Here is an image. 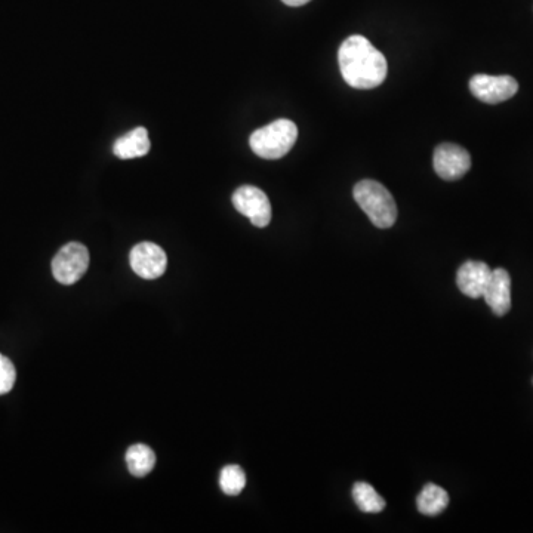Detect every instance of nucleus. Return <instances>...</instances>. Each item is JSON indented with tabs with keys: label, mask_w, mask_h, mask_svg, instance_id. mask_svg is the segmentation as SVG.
Here are the masks:
<instances>
[{
	"label": "nucleus",
	"mask_w": 533,
	"mask_h": 533,
	"mask_svg": "<svg viewBox=\"0 0 533 533\" xmlns=\"http://www.w3.org/2000/svg\"><path fill=\"white\" fill-rule=\"evenodd\" d=\"M282 2L288 6H303L305 3L310 2V0H282Z\"/></svg>",
	"instance_id": "17"
},
{
	"label": "nucleus",
	"mask_w": 533,
	"mask_h": 533,
	"mask_svg": "<svg viewBox=\"0 0 533 533\" xmlns=\"http://www.w3.org/2000/svg\"><path fill=\"white\" fill-rule=\"evenodd\" d=\"M486 304L496 316H505L511 308V277L504 268L492 270L491 280L483 294Z\"/></svg>",
	"instance_id": "10"
},
{
	"label": "nucleus",
	"mask_w": 533,
	"mask_h": 533,
	"mask_svg": "<svg viewBox=\"0 0 533 533\" xmlns=\"http://www.w3.org/2000/svg\"><path fill=\"white\" fill-rule=\"evenodd\" d=\"M470 91L483 103L499 104L517 94L519 83L511 76L476 75L471 77Z\"/></svg>",
	"instance_id": "6"
},
{
	"label": "nucleus",
	"mask_w": 533,
	"mask_h": 533,
	"mask_svg": "<svg viewBox=\"0 0 533 533\" xmlns=\"http://www.w3.org/2000/svg\"><path fill=\"white\" fill-rule=\"evenodd\" d=\"M353 498L363 513L377 514L385 508L384 498L369 483H356L353 488Z\"/></svg>",
	"instance_id": "14"
},
{
	"label": "nucleus",
	"mask_w": 533,
	"mask_h": 533,
	"mask_svg": "<svg viewBox=\"0 0 533 533\" xmlns=\"http://www.w3.org/2000/svg\"><path fill=\"white\" fill-rule=\"evenodd\" d=\"M492 270L482 261H467L459 267L457 285L462 294L470 298H480L485 294L491 280Z\"/></svg>",
	"instance_id": "9"
},
{
	"label": "nucleus",
	"mask_w": 533,
	"mask_h": 533,
	"mask_svg": "<svg viewBox=\"0 0 533 533\" xmlns=\"http://www.w3.org/2000/svg\"><path fill=\"white\" fill-rule=\"evenodd\" d=\"M89 267V251L79 242H70L52 260V274L61 285H73L85 276Z\"/></svg>",
	"instance_id": "4"
},
{
	"label": "nucleus",
	"mask_w": 533,
	"mask_h": 533,
	"mask_svg": "<svg viewBox=\"0 0 533 533\" xmlns=\"http://www.w3.org/2000/svg\"><path fill=\"white\" fill-rule=\"evenodd\" d=\"M433 165L442 180L457 181L470 171V153L457 144H440L434 150Z\"/></svg>",
	"instance_id": "7"
},
{
	"label": "nucleus",
	"mask_w": 533,
	"mask_h": 533,
	"mask_svg": "<svg viewBox=\"0 0 533 533\" xmlns=\"http://www.w3.org/2000/svg\"><path fill=\"white\" fill-rule=\"evenodd\" d=\"M449 505V495L440 486L428 483L417 499L418 511L424 516H439Z\"/></svg>",
	"instance_id": "12"
},
{
	"label": "nucleus",
	"mask_w": 533,
	"mask_h": 533,
	"mask_svg": "<svg viewBox=\"0 0 533 533\" xmlns=\"http://www.w3.org/2000/svg\"><path fill=\"white\" fill-rule=\"evenodd\" d=\"M353 196L375 227L390 229L394 226L397 220L396 202L390 191L378 181H360L354 187Z\"/></svg>",
	"instance_id": "2"
},
{
	"label": "nucleus",
	"mask_w": 533,
	"mask_h": 533,
	"mask_svg": "<svg viewBox=\"0 0 533 533\" xmlns=\"http://www.w3.org/2000/svg\"><path fill=\"white\" fill-rule=\"evenodd\" d=\"M126 464H128L129 473L135 477H146L152 473L156 465V455L153 449L143 443L131 446L126 451Z\"/></svg>",
	"instance_id": "13"
},
{
	"label": "nucleus",
	"mask_w": 533,
	"mask_h": 533,
	"mask_svg": "<svg viewBox=\"0 0 533 533\" xmlns=\"http://www.w3.org/2000/svg\"><path fill=\"white\" fill-rule=\"evenodd\" d=\"M341 75L356 89H374L387 77L388 66L384 55L360 35L345 39L338 51Z\"/></svg>",
	"instance_id": "1"
},
{
	"label": "nucleus",
	"mask_w": 533,
	"mask_h": 533,
	"mask_svg": "<svg viewBox=\"0 0 533 533\" xmlns=\"http://www.w3.org/2000/svg\"><path fill=\"white\" fill-rule=\"evenodd\" d=\"M150 149H152V143H150L149 131L140 126L120 137L113 146V153L119 159L126 160L146 156Z\"/></svg>",
	"instance_id": "11"
},
{
	"label": "nucleus",
	"mask_w": 533,
	"mask_h": 533,
	"mask_svg": "<svg viewBox=\"0 0 533 533\" xmlns=\"http://www.w3.org/2000/svg\"><path fill=\"white\" fill-rule=\"evenodd\" d=\"M15 380H17V371L14 363L0 353V396L8 394L14 388Z\"/></svg>",
	"instance_id": "16"
},
{
	"label": "nucleus",
	"mask_w": 533,
	"mask_h": 533,
	"mask_svg": "<svg viewBox=\"0 0 533 533\" xmlns=\"http://www.w3.org/2000/svg\"><path fill=\"white\" fill-rule=\"evenodd\" d=\"M132 270L141 279L154 280L163 276L168 267L166 252L159 245L152 242H141L132 248L129 254Z\"/></svg>",
	"instance_id": "8"
},
{
	"label": "nucleus",
	"mask_w": 533,
	"mask_h": 533,
	"mask_svg": "<svg viewBox=\"0 0 533 533\" xmlns=\"http://www.w3.org/2000/svg\"><path fill=\"white\" fill-rule=\"evenodd\" d=\"M297 140V125L289 119H277L257 129L249 138V146L257 156L276 160L291 152Z\"/></svg>",
	"instance_id": "3"
},
{
	"label": "nucleus",
	"mask_w": 533,
	"mask_h": 533,
	"mask_svg": "<svg viewBox=\"0 0 533 533\" xmlns=\"http://www.w3.org/2000/svg\"><path fill=\"white\" fill-rule=\"evenodd\" d=\"M233 206L237 212L249 218L255 227L264 229L270 224L271 203L267 194L258 187H239L233 194Z\"/></svg>",
	"instance_id": "5"
},
{
	"label": "nucleus",
	"mask_w": 533,
	"mask_h": 533,
	"mask_svg": "<svg viewBox=\"0 0 533 533\" xmlns=\"http://www.w3.org/2000/svg\"><path fill=\"white\" fill-rule=\"evenodd\" d=\"M220 486L226 495H239L246 486L245 471L239 465H227L221 470Z\"/></svg>",
	"instance_id": "15"
}]
</instances>
